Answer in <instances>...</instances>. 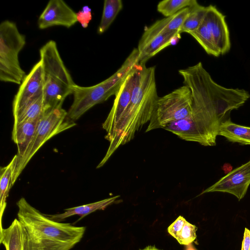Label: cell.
Masks as SVG:
<instances>
[{
	"instance_id": "4",
	"label": "cell",
	"mask_w": 250,
	"mask_h": 250,
	"mask_svg": "<svg viewBox=\"0 0 250 250\" xmlns=\"http://www.w3.org/2000/svg\"><path fill=\"white\" fill-rule=\"evenodd\" d=\"M139 66V52L134 48L120 68L106 80L89 87L76 85L73 103L67 111V120L75 122L93 106L115 96L127 77Z\"/></svg>"
},
{
	"instance_id": "17",
	"label": "cell",
	"mask_w": 250,
	"mask_h": 250,
	"mask_svg": "<svg viewBox=\"0 0 250 250\" xmlns=\"http://www.w3.org/2000/svg\"><path fill=\"white\" fill-rule=\"evenodd\" d=\"M18 162L15 155L5 167H0V230L2 229V219L6 207V200L13 184V175Z\"/></svg>"
},
{
	"instance_id": "10",
	"label": "cell",
	"mask_w": 250,
	"mask_h": 250,
	"mask_svg": "<svg viewBox=\"0 0 250 250\" xmlns=\"http://www.w3.org/2000/svg\"><path fill=\"white\" fill-rule=\"evenodd\" d=\"M140 65L126 78L121 87L115 95L112 107L102 127L106 132L105 138L111 141L116 127L123 116L129 104L136 82Z\"/></svg>"
},
{
	"instance_id": "24",
	"label": "cell",
	"mask_w": 250,
	"mask_h": 250,
	"mask_svg": "<svg viewBox=\"0 0 250 250\" xmlns=\"http://www.w3.org/2000/svg\"><path fill=\"white\" fill-rule=\"evenodd\" d=\"M197 227L187 221L176 239L181 245H189L196 238Z\"/></svg>"
},
{
	"instance_id": "13",
	"label": "cell",
	"mask_w": 250,
	"mask_h": 250,
	"mask_svg": "<svg viewBox=\"0 0 250 250\" xmlns=\"http://www.w3.org/2000/svg\"><path fill=\"white\" fill-rule=\"evenodd\" d=\"M78 21L77 13L62 0H50L40 15L38 27L44 29L53 26L70 28Z\"/></svg>"
},
{
	"instance_id": "2",
	"label": "cell",
	"mask_w": 250,
	"mask_h": 250,
	"mask_svg": "<svg viewBox=\"0 0 250 250\" xmlns=\"http://www.w3.org/2000/svg\"><path fill=\"white\" fill-rule=\"evenodd\" d=\"M24 250H70L83 237L86 228L54 221L21 197L17 202Z\"/></svg>"
},
{
	"instance_id": "15",
	"label": "cell",
	"mask_w": 250,
	"mask_h": 250,
	"mask_svg": "<svg viewBox=\"0 0 250 250\" xmlns=\"http://www.w3.org/2000/svg\"><path fill=\"white\" fill-rule=\"evenodd\" d=\"M39 120L24 121L14 124L12 139L17 146L18 162L23 157L29 146Z\"/></svg>"
},
{
	"instance_id": "26",
	"label": "cell",
	"mask_w": 250,
	"mask_h": 250,
	"mask_svg": "<svg viewBox=\"0 0 250 250\" xmlns=\"http://www.w3.org/2000/svg\"><path fill=\"white\" fill-rule=\"evenodd\" d=\"M78 21L83 28H86L91 19V10L88 6H84L77 13Z\"/></svg>"
},
{
	"instance_id": "21",
	"label": "cell",
	"mask_w": 250,
	"mask_h": 250,
	"mask_svg": "<svg viewBox=\"0 0 250 250\" xmlns=\"http://www.w3.org/2000/svg\"><path fill=\"white\" fill-rule=\"evenodd\" d=\"M44 114L42 95L30 102L16 116L14 124L24 121H38Z\"/></svg>"
},
{
	"instance_id": "14",
	"label": "cell",
	"mask_w": 250,
	"mask_h": 250,
	"mask_svg": "<svg viewBox=\"0 0 250 250\" xmlns=\"http://www.w3.org/2000/svg\"><path fill=\"white\" fill-rule=\"evenodd\" d=\"M180 38L179 33H162L152 31L147 27L138 45L139 64H146L149 59L164 48L175 43Z\"/></svg>"
},
{
	"instance_id": "28",
	"label": "cell",
	"mask_w": 250,
	"mask_h": 250,
	"mask_svg": "<svg viewBox=\"0 0 250 250\" xmlns=\"http://www.w3.org/2000/svg\"><path fill=\"white\" fill-rule=\"evenodd\" d=\"M139 250H162L157 248L155 246L149 245L146 247L145 248L140 249Z\"/></svg>"
},
{
	"instance_id": "1",
	"label": "cell",
	"mask_w": 250,
	"mask_h": 250,
	"mask_svg": "<svg viewBox=\"0 0 250 250\" xmlns=\"http://www.w3.org/2000/svg\"><path fill=\"white\" fill-rule=\"evenodd\" d=\"M184 85L190 90V116L170 123L163 128L181 139L204 146L216 145L221 123L228 114V106L221 85L216 83L202 65L180 69Z\"/></svg>"
},
{
	"instance_id": "7",
	"label": "cell",
	"mask_w": 250,
	"mask_h": 250,
	"mask_svg": "<svg viewBox=\"0 0 250 250\" xmlns=\"http://www.w3.org/2000/svg\"><path fill=\"white\" fill-rule=\"evenodd\" d=\"M209 55L218 57L229 50L230 41L225 16L209 5L202 23L189 34Z\"/></svg>"
},
{
	"instance_id": "3",
	"label": "cell",
	"mask_w": 250,
	"mask_h": 250,
	"mask_svg": "<svg viewBox=\"0 0 250 250\" xmlns=\"http://www.w3.org/2000/svg\"><path fill=\"white\" fill-rule=\"evenodd\" d=\"M158 98L155 67L140 64L129 104L116 127L105 156L97 168L103 167L119 146L133 139L135 133L150 121Z\"/></svg>"
},
{
	"instance_id": "6",
	"label": "cell",
	"mask_w": 250,
	"mask_h": 250,
	"mask_svg": "<svg viewBox=\"0 0 250 250\" xmlns=\"http://www.w3.org/2000/svg\"><path fill=\"white\" fill-rule=\"evenodd\" d=\"M26 43L25 35L16 24L5 20L0 24V80L21 84L26 74L21 68L19 55Z\"/></svg>"
},
{
	"instance_id": "20",
	"label": "cell",
	"mask_w": 250,
	"mask_h": 250,
	"mask_svg": "<svg viewBox=\"0 0 250 250\" xmlns=\"http://www.w3.org/2000/svg\"><path fill=\"white\" fill-rule=\"evenodd\" d=\"M121 0H105L104 3L103 14L97 29L99 34L104 33L109 27L117 15L122 9Z\"/></svg>"
},
{
	"instance_id": "22",
	"label": "cell",
	"mask_w": 250,
	"mask_h": 250,
	"mask_svg": "<svg viewBox=\"0 0 250 250\" xmlns=\"http://www.w3.org/2000/svg\"><path fill=\"white\" fill-rule=\"evenodd\" d=\"M189 8V13L182 26L181 33L186 32L189 34L195 31L202 23L207 10V6L198 2Z\"/></svg>"
},
{
	"instance_id": "29",
	"label": "cell",
	"mask_w": 250,
	"mask_h": 250,
	"mask_svg": "<svg viewBox=\"0 0 250 250\" xmlns=\"http://www.w3.org/2000/svg\"><path fill=\"white\" fill-rule=\"evenodd\" d=\"M187 250H196L194 248L189 247L188 248Z\"/></svg>"
},
{
	"instance_id": "23",
	"label": "cell",
	"mask_w": 250,
	"mask_h": 250,
	"mask_svg": "<svg viewBox=\"0 0 250 250\" xmlns=\"http://www.w3.org/2000/svg\"><path fill=\"white\" fill-rule=\"evenodd\" d=\"M197 2L195 0H164L158 3L157 10L167 18Z\"/></svg>"
},
{
	"instance_id": "8",
	"label": "cell",
	"mask_w": 250,
	"mask_h": 250,
	"mask_svg": "<svg viewBox=\"0 0 250 250\" xmlns=\"http://www.w3.org/2000/svg\"><path fill=\"white\" fill-rule=\"evenodd\" d=\"M192 111V97L184 85L159 97L146 132L163 128L172 122L189 117Z\"/></svg>"
},
{
	"instance_id": "5",
	"label": "cell",
	"mask_w": 250,
	"mask_h": 250,
	"mask_svg": "<svg viewBox=\"0 0 250 250\" xmlns=\"http://www.w3.org/2000/svg\"><path fill=\"white\" fill-rule=\"evenodd\" d=\"M44 78L42 93L44 114L62 107L65 99L73 94L77 85L66 69L57 44L49 41L40 50Z\"/></svg>"
},
{
	"instance_id": "25",
	"label": "cell",
	"mask_w": 250,
	"mask_h": 250,
	"mask_svg": "<svg viewBox=\"0 0 250 250\" xmlns=\"http://www.w3.org/2000/svg\"><path fill=\"white\" fill-rule=\"evenodd\" d=\"M187 221L182 216H179L167 229L168 232L175 239Z\"/></svg>"
},
{
	"instance_id": "18",
	"label": "cell",
	"mask_w": 250,
	"mask_h": 250,
	"mask_svg": "<svg viewBox=\"0 0 250 250\" xmlns=\"http://www.w3.org/2000/svg\"><path fill=\"white\" fill-rule=\"evenodd\" d=\"M218 135L225 137L231 142L250 145V127L237 125L230 119L221 123Z\"/></svg>"
},
{
	"instance_id": "19",
	"label": "cell",
	"mask_w": 250,
	"mask_h": 250,
	"mask_svg": "<svg viewBox=\"0 0 250 250\" xmlns=\"http://www.w3.org/2000/svg\"><path fill=\"white\" fill-rule=\"evenodd\" d=\"M0 243L6 250H24L22 227L18 218L8 228L0 230Z\"/></svg>"
},
{
	"instance_id": "12",
	"label": "cell",
	"mask_w": 250,
	"mask_h": 250,
	"mask_svg": "<svg viewBox=\"0 0 250 250\" xmlns=\"http://www.w3.org/2000/svg\"><path fill=\"white\" fill-rule=\"evenodd\" d=\"M250 185V160L229 172L201 194L216 191L227 192L240 200L245 195Z\"/></svg>"
},
{
	"instance_id": "11",
	"label": "cell",
	"mask_w": 250,
	"mask_h": 250,
	"mask_svg": "<svg viewBox=\"0 0 250 250\" xmlns=\"http://www.w3.org/2000/svg\"><path fill=\"white\" fill-rule=\"evenodd\" d=\"M43 84V69L39 61L26 75L14 96L12 104L14 117L30 102L42 95Z\"/></svg>"
},
{
	"instance_id": "9",
	"label": "cell",
	"mask_w": 250,
	"mask_h": 250,
	"mask_svg": "<svg viewBox=\"0 0 250 250\" xmlns=\"http://www.w3.org/2000/svg\"><path fill=\"white\" fill-rule=\"evenodd\" d=\"M67 112L62 107L44 114L39 119L32 141L23 157L19 161L13 175V184L42 146L54 136L76 125L66 119Z\"/></svg>"
},
{
	"instance_id": "16",
	"label": "cell",
	"mask_w": 250,
	"mask_h": 250,
	"mask_svg": "<svg viewBox=\"0 0 250 250\" xmlns=\"http://www.w3.org/2000/svg\"><path fill=\"white\" fill-rule=\"evenodd\" d=\"M119 197L120 196L117 195L90 204L66 208L62 213L46 214V215L50 219L58 222L62 221L73 215L80 216L79 220H81L84 216L96 210H104L114 203Z\"/></svg>"
},
{
	"instance_id": "27",
	"label": "cell",
	"mask_w": 250,
	"mask_h": 250,
	"mask_svg": "<svg viewBox=\"0 0 250 250\" xmlns=\"http://www.w3.org/2000/svg\"><path fill=\"white\" fill-rule=\"evenodd\" d=\"M241 250H250V230L245 229Z\"/></svg>"
}]
</instances>
